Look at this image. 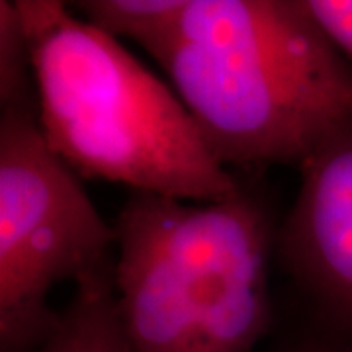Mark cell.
Returning <instances> with one entry per match:
<instances>
[{
	"mask_svg": "<svg viewBox=\"0 0 352 352\" xmlns=\"http://www.w3.org/2000/svg\"><path fill=\"white\" fill-rule=\"evenodd\" d=\"M153 59L227 168L302 166L352 129V65L305 0H188Z\"/></svg>",
	"mask_w": 352,
	"mask_h": 352,
	"instance_id": "6da1fadb",
	"label": "cell"
},
{
	"mask_svg": "<svg viewBox=\"0 0 352 352\" xmlns=\"http://www.w3.org/2000/svg\"><path fill=\"white\" fill-rule=\"evenodd\" d=\"M32 53L38 122L80 178L186 201L241 190L173 88L59 0H16Z\"/></svg>",
	"mask_w": 352,
	"mask_h": 352,
	"instance_id": "7a4b0ae2",
	"label": "cell"
},
{
	"mask_svg": "<svg viewBox=\"0 0 352 352\" xmlns=\"http://www.w3.org/2000/svg\"><path fill=\"white\" fill-rule=\"evenodd\" d=\"M113 231V294L135 352H251L268 333L278 227L254 190L217 201L133 192Z\"/></svg>",
	"mask_w": 352,
	"mask_h": 352,
	"instance_id": "3957f363",
	"label": "cell"
},
{
	"mask_svg": "<svg viewBox=\"0 0 352 352\" xmlns=\"http://www.w3.org/2000/svg\"><path fill=\"white\" fill-rule=\"evenodd\" d=\"M116 231L80 176L43 138L38 116L0 118V352H36L57 331L51 289L110 270Z\"/></svg>",
	"mask_w": 352,
	"mask_h": 352,
	"instance_id": "277c9868",
	"label": "cell"
},
{
	"mask_svg": "<svg viewBox=\"0 0 352 352\" xmlns=\"http://www.w3.org/2000/svg\"><path fill=\"white\" fill-rule=\"evenodd\" d=\"M300 170L276 254L314 303L317 323L352 337V129L319 147Z\"/></svg>",
	"mask_w": 352,
	"mask_h": 352,
	"instance_id": "5b68a950",
	"label": "cell"
},
{
	"mask_svg": "<svg viewBox=\"0 0 352 352\" xmlns=\"http://www.w3.org/2000/svg\"><path fill=\"white\" fill-rule=\"evenodd\" d=\"M36 352H135L118 314L113 266L76 286L57 331Z\"/></svg>",
	"mask_w": 352,
	"mask_h": 352,
	"instance_id": "8992f818",
	"label": "cell"
},
{
	"mask_svg": "<svg viewBox=\"0 0 352 352\" xmlns=\"http://www.w3.org/2000/svg\"><path fill=\"white\" fill-rule=\"evenodd\" d=\"M188 0H82L76 12L82 20L112 39L127 38L151 57L173 36Z\"/></svg>",
	"mask_w": 352,
	"mask_h": 352,
	"instance_id": "52a82bcc",
	"label": "cell"
},
{
	"mask_svg": "<svg viewBox=\"0 0 352 352\" xmlns=\"http://www.w3.org/2000/svg\"><path fill=\"white\" fill-rule=\"evenodd\" d=\"M0 102L2 112L38 116L32 53L16 2L0 0Z\"/></svg>",
	"mask_w": 352,
	"mask_h": 352,
	"instance_id": "ba28073f",
	"label": "cell"
},
{
	"mask_svg": "<svg viewBox=\"0 0 352 352\" xmlns=\"http://www.w3.org/2000/svg\"><path fill=\"white\" fill-rule=\"evenodd\" d=\"M317 25L352 65V0H305Z\"/></svg>",
	"mask_w": 352,
	"mask_h": 352,
	"instance_id": "9c48e42d",
	"label": "cell"
},
{
	"mask_svg": "<svg viewBox=\"0 0 352 352\" xmlns=\"http://www.w3.org/2000/svg\"><path fill=\"white\" fill-rule=\"evenodd\" d=\"M274 352H352V337L317 323L300 337L282 342Z\"/></svg>",
	"mask_w": 352,
	"mask_h": 352,
	"instance_id": "30bf717a",
	"label": "cell"
}]
</instances>
